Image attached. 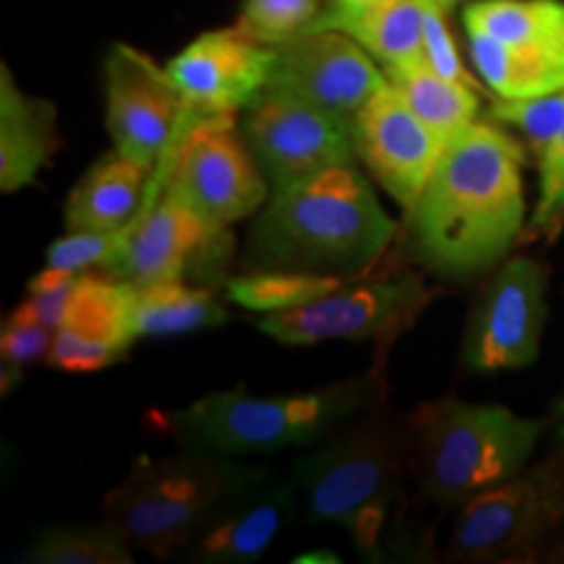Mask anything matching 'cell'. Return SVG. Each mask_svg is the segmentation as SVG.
Instances as JSON below:
<instances>
[{
    "label": "cell",
    "instance_id": "cell-1",
    "mask_svg": "<svg viewBox=\"0 0 564 564\" xmlns=\"http://www.w3.org/2000/svg\"><path fill=\"white\" fill-rule=\"evenodd\" d=\"M525 150L510 133L474 121L444 144L426 186L405 212L408 243L444 278L489 270L525 225Z\"/></svg>",
    "mask_w": 564,
    "mask_h": 564
},
{
    "label": "cell",
    "instance_id": "cell-2",
    "mask_svg": "<svg viewBox=\"0 0 564 564\" xmlns=\"http://www.w3.org/2000/svg\"><path fill=\"white\" fill-rule=\"evenodd\" d=\"M291 465L301 514L343 528L366 560L408 552V421L384 403L352 415Z\"/></svg>",
    "mask_w": 564,
    "mask_h": 564
},
{
    "label": "cell",
    "instance_id": "cell-3",
    "mask_svg": "<svg viewBox=\"0 0 564 564\" xmlns=\"http://www.w3.org/2000/svg\"><path fill=\"white\" fill-rule=\"evenodd\" d=\"M398 236L377 192L356 165H335L272 192L249 228L251 270L358 278Z\"/></svg>",
    "mask_w": 564,
    "mask_h": 564
},
{
    "label": "cell",
    "instance_id": "cell-4",
    "mask_svg": "<svg viewBox=\"0 0 564 564\" xmlns=\"http://www.w3.org/2000/svg\"><path fill=\"white\" fill-rule=\"evenodd\" d=\"M379 371L306 392L251 394L243 387L209 392L162 415L181 449L243 460L282 449L312 447L352 415L384 403Z\"/></svg>",
    "mask_w": 564,
    "mask_h": 564
},
{
    "label": "cell",
    "instance_id": "cell-5",
    "mask_svg": "<svg viewBox=\"0 0 564 564\" xmlns=\"http://www.w3.org/2000/svg\"><path fill=\"white\" fill-rule=\"evenodd\" d=\"M411 478L429 502L457 510L528 468L546 423L447 394L408 415Z\"/></svg>",
    "mask_w": 564,
    "mask_h": 564
},
{
    "label": "cell",
    "instance_id": "cell-6",
    "mask_svg": "<svg viewBox=\"0 0 564 564\" xmlns=\"http://www.w3.org/2000/svg\"><path fill=\"white\" fill-rule=\"evenodd\" d=\"M253 465L181 449L171 457H139L100 507V518L110 523L133 552L158 560L181 556L194 541L204 520L249 474Z\"/></svg>",
    "mask_w": 564,
    "mask_h": 564
},
{
    "label": "cell",
    "instance_id": "cell-7",
    "mask_svg": "<svg viewBox=\"0 0 564 564\" xmlns=\"http://www.w3.org/2000/svg\"><path fill=\"white\" fill-rule=\"evenodd\" d=\"M165 194L212 228H230L257 215L270 199V181L246 144L236 116H188L158 160Z\"/></svg>",
    "mask_w": 564,
    "mask_h": 564
},
{
    "label": "cell",
    "instance_id": "cell-8",
    "mask_svg": "<svg viewBox=\"0 0 564 564\" xmlns=\"http://www.w3.org/2000/svg\"><path fill=\"white\" fill-rule=\"evenodd\" d=\"M449 556L502 562L531 554L564 525V453L457 507Z\"/></svg>",
    "mask_w": 564,
    "mask_h": 564
},
{
    "label": "cell",
    "instance_id": "cell-9",
    "mask_svg": "<svg viewBox=\"0 0 564 564\" xmlns=\"http://www.w3.org/2000/svg\"><path fill=\"white\" fill-rule=\"evenodd\" d=\"M434 291L413 272L345 280L333 293L291 312L264 314L259 333L282 345H319L329 340L392 343L413 327Z\"/></svg>",
    "mask_w": 564,
    "mask_h": 564
},
{
    "label": "cell",
    "instance_id": "cell-10",
    "mask_svg": "<svg viewBox=\"0 0 564 564\" xmlns=\"http://www.w3.org/2000/svg\"><path fill=\"white\" fill-rule=\"evenodd\" d=\"M241 133L272 192L358 160L352 123L280 84H270L243 110Z\"/></svg>",
    "mask_w": 564,
    "mask_h": 564
},
{
    "label": "cell",
    "instance_id": "cell-11",
    "mask_svg": "<svg viewBox=\"0 0 564 564\" xmlns=\"http://www.w3.org/2000/svg\"><path fill=\"white\" fill-rule=\"evenodd\" d=\"M546 282V267L528 257H514L494 272L465 329V369L514 371L539 358L549 314Z\"/></svg>",
    "mask_w": 564,
    "mask_h": 564
},
{
    "label": "cell",
    "instance_id": "cell-12",
    "mask_svg": "<svg viewBox=\"0 0 564 564\" xmlns=\"http://www.w3.org/2000/svg\"><path fill=\"white\" fill-rule=\"evenodd\" d=\"M192 112L171 70L131 45L110 47L105 58V126L116 152L152 171Z\"/></svg>",
    "mask_w": 564,
    "mask_h": 564
},
{
    "label": "cell",
    "instance_id": "cell-13",
    "mask_svg": "<svg viewBox=\"0 0 564 564\" xmlns=\"http://www.w3.org/2000/svg\"><path fill=\"white\" fill-rule=\"evenodd\" d=\"M301 514L291 476L280 478L270 468H253L204 520L181 562L192 564H251L270 552Z\"/></svg>",
    "mask_w": 564,
    "mask_h": 564
},
{
    "label": "cell",
    "instance_id": "cell-14",
    "mask_svg": "<svg viewBox=\"0 0 564 564\" xmlns=\"http://www.w3.org/2000/svg\"><path fill=\"white\" fill-rule=\"evenodd\" d=\"M274 63V47L230 26L199 34L165 68L196 116H236L270 87Z\"/></svg>",
    "mask_w": 564,
    "mask_h": 564
},
{
    "label": "cell",
    "instance_id": "cell-15",
    "mask_svg": "<svg viewBox=\"0 0 564 564\" xmlns=\"http://www.w3.org/2000/svg\"><path fill=\"white\" fill-rule=\"evenodd\" d=\"M274 51L278 63L272 84L295 91L348 123L379 89L387 87L384 70L361 42L345 32H303Z\"/></svg>",
    "mask_w": 564,
    "mask_h": 564
},
{
    "label": "cell",
    "instance_id": "cell-16",
    "mask_svg": "<svg viewBox=\"0 0 564 564\" xmlns=\"http://www.w3.org/2000/svg\"><path fill=\"white\" fill-rule=\"evenodd\" d=\"M356 158L405 212L419 199L444 144L387 82L352 118Z\"/></svg>",
    "mask_w": 564,
    "mask_h": 564
},
{
    "label": "cell",
    "instance_id": "cell-17",
    "mask_svg": "<svg viewBox=\"0 0 564 564\" xmlns=\"http://www.w3.org/2000/svg\"><path fill=\"white\" fill-rule=\"evenodd\" d=\"M225 228H212L165 194V181L152 173L144 207L131 223V238L126 249L100 267V274L129 282L133 288L158 282L186 280L196 257L212 238Z\"/></svg>",
    "mask_w": 564,
    "mask_h": 564
},
{
    "label": "cell",
    "instance_id": "cell-18",
    "mask_svg": "<svg viewBox=\"0 0 564 564\" xmlns=\"http://www.w3.org/2000/svg\"><path fill=\"white\" fill-rule=\"evenodd\" d=\"M58 147L55 105L30 97L13 82L9 66L0 70V188L13 194L37 181Z\"/></svg>",
    "mask_w": 564,
    "mask_h": 564
},
{
    "label": "cell",
    "instance_id": "cell-19",
    "mask_svg": "<svg viewBox=\"0 0 564 564\" xmlns=\"http://www.w3.org/2000/svg\"><path fill=\"white\" fill-rule=\"evenodd\" d=\"M152 171L121 152L97 160L70 188L63 220L66 232L121 230L144 207Z\"/></svg>",
    "mask_w": 564,
    "mask_h": 564
},
{
    "label": "cell",
    "instance_id": "cell-20",
    "mask_svg": "<svg viewBox=\"0 0 564 564\" xmlns=\"http://www.w3.org/2000/svg\"><path fill=\"white\" fill-rule=\"evenodd\" d=\"M463 24L514 51L564 61L562 0H476L465 9Z\"/></svg>",
    "mask_w": 564,
    "mask_h": 564
},
{
    "label": "cell",
    "instance_id": "cell-21",
    "mask_svg": "<svg viewBox=\"0 0 564 564\" xmlns=\"http://www.w3.org/2000/svg\"><path fill=\"white\" fill-rule=\"evenodd\" d=\"M387 82L408 102L423 126L434 133L442 144H449L457 133L468 129L478 116V89L465 87L460 82L444 79L429 66V61L413 66L382 68Z\"/></svg>",
    "mask_w": 564,
    "mask_h": 564
},
{
    "label": "cell",
    "instance_id": "cell-22",
    "mask_svg": "<svg viewBox=\"0 0 564 564\" xmlns=\"http://www.w3.org/2000/svg\"><path fill=\"white\" fill-rule=\"evenodd\" d=\"M133 293L137 288L129 282L112 280L108 274L82 272L58 329L129 356L131 345L139 340L131 319Z\"/></svg>",
    "mask_w": 564,
    "mask_h": 564
},
{
    "label": "cell",
    "instance_id": "cell-23",
    "mask_svg": "<svg viewBox=\"0 0 564 564\" xmlns=\"http://www.w3.org/2000/svg\"><path fill=\"white\" fill-rule=\"evenodd\" d=\"M131 319L137 337H165L223 327L230 322V312L207 288L171 280L137 288Z\"/></svg>",
    "mask_w": 564,
    "mask_h": 564
},
{
    "label": "cell",
    "instance_id": "cell-24",
    "mask_svg": "<svg viewBox=\"0 0 564 564\" xmlns=\"http://www.w3.org/2000/svg\"><path fill=\"white\" fill-rule=\"evenodd\" d=\"M468 32V47L474 66L486 87L505 100H525V97L552 95L564 89V61L546 58L514 51L505 42L489 37V34Z\"/></svg>",
    "mask_w": 564,
    "mask_h": 564
},
{
    "label": "cell",
    "instance_id": "cell-25",
    "mask_svg": "<svg viewBox=\"0 0 564 564\" xmlns=\"http://www.w3.org/2000/svg\"><path fill=\"white\" fill-rule=\"evenodd\" d=\"M340 32L361 42L382 68L426 61L421 0H379L361 17L348 21Z\"/></svg>",
    "mask_w": 564,
    "mask_h": 564
},
{
    "label": "cell",
    "instance_id": "cell-26",
    "mask_svg": "<svg viewBox=\"0 0 564 564\" xmlns=\"http://www.w3.org/2000/svg\"><path fill=\"white\" fill-rule=\"evenodd\" d=\"M133 554L129 541L100 518L97 523L45 528L19 560L32 564H133Z\"/></svg>",
    "mask_w": 564,
    "mask_h": 564
},
{
    "label": "cell",
    "instance_id": "cell-27",
    "mask_svg": "<svg viewBox=\"0 0 564 564\" xmlns=\"http://www.w3.org/2000/svg\"><path fill=\"white\" fill-rule=\"evenodd\" d=\"M343 282L345 278H327V274L251 270L238 274V278L225 280V295H228V301L246 308V312H257L264 316L306 306V303L333 293Z\"/></svg>",
    "mask_w": 564,
    "mask_h": 564
},
{
    "label": "cell",
    "instance_id": "cell-28",
    "mask_svg": "<svg viewBox=\"0 0 564 564\" xmlns=\"http://www.w3.org/2000/svg\"><path fill=\"white\" fill-rule=\"evenodd\" d=\"M319 11L322 0H243L236 26L262 45L280 47L306 32Z\"/></svg>",
    "mask_w": 564,
    "mask_h": 564
},
{
    "label": "cell",
    "instance_id": "cell-29",
    "mask_svg": "<svg viewBox=\"0 0 564 564\" xmlns=\"http://www.w3.org/2000/svg\"><path fill=\"white\" fill-rule=\"evenodd\" d=\"M489 118L523 133L535 160H541L564 126V89L552 91V95L525 97V100L497 97L489 108Z\"/></svg>",
    "mask_w": 564,
    "mask_h": 564
},
{
    "label": "cell",
    "instance_id": "cell-30",
    "mask_svg": "<svg viewBox=\"0 0 564 564\" xmlns=\"http://www.w3.org/2000/svg\"><path fill=\"white\" fill-rule=\"evenodd\" d=\"M55 333L17 306L3 324L0 356H3V392L21 382V371L34 361H45Z\"/></svg>",
    "mask_w": 564,
    "mask_h": 564
},
{
    "label": "cell",
    "instance_id": "cell-31",
    "mask_svg": "<svg viewBox=\"0 0 564 564\" xmlns=\"http://www.w3.org/2000/svg\"><path fill=\"white\" fill-rule=\"evenodd\" d=\"M131 238V225L121 230L110 232H95V230H79L66 232L58 241L51 243L47 249V267L68 272H87L91 267H105L110 259L126 249Z\"/></svg>",
    "mask_w": 564,
    "mask_h": 564
},
{
    "label": "cell",
    "instance_id": "cell-32",
    "mask_svg": "<svg viewBox=\"0 0 564 564\" xmlns=\"http://www.w3.org/2000/svg\"><path fill=\"white\" fill-rule=\"evenodd\" d=\"M539 202L531 217V232L554 236L564 225V126L539 160Z\"/></svg>",
    "mask_w": 564,
    "mask_h": 564
},
{
    "label": "cell",
    "instance_id": "cell-33",
    "mask_svg": "<svg viewBox=\"0 0 564 564\" xmlns=\"http://www.w3.org/2000/svg\"><path fill=\"white\" fill-rule=\"evenodd\" d=\"M82 272H68V270H55V267H45V270L34 274L26 285L30 299L21 301L19 308L24 314H30L32 319H37L45 327H51L53 333L63 324L66 316V306L70 301V293L79 285Z\"/></svg>",
    "mask_w": 564,
    "mask_h": 564
},
{
    "label": "cell",
    "instance_id": "cell-34",
    "mask_svg": "<svg viewBox=\"0 0 564 564\" xmlns=\"http://www.w3.org/2000/svg\"><path fill=\"white\" fill-rule=\"evenodd\" d=\"M423 6V45H426V61L436 74H442L444 79L460 82L465 87L478 89V82L474 79L465 63L457 53L453 34H449L447 26V13H444L440 6L432 3V0H421ZM481 91V89H478Z\"/></svg>",
    "mask_w": 564,
    "mask_h": 564
},
{
    "label": "cell",
    "instance_id": "cell-35",
    "mask_svg": "<svg viewBox=\"0 0 564 564\" xmlns=\"http://www.w3.org/2000/svg\"><path fill=\"white\" fill-rule=\"evenodd\" d=\"M379 0H322L319 17L314 19V24L306 32H319V30H337L340 32L348 21L361 17L366 9H371Z\"/></svg>",
    "mask_w": 564,
    "mask_h": 564
},
{
    "label": "cell",
    "instance_id": "cell-36",
    "mask_svg": "<svg viewBox=\"0 0 564 564\" xmlns=\"http://www.w3.org/2000/svg\"><path fill=\"white\" fill-rule=\"evenodd\" d=\"M554 436H556V442H560V449L564 453V394L554 408Z\"/></svg>",
    "mask_w": 564,
    "mask_h": 564
},
{
    "label": "cell",
    "instance_id": "cell-37",
    "mask_svg": "<svg viewBox=\"0 0 564 564\" xmlns=\"http://www.w3.org/2000/svg\"><path fill=\"white\" fill-rule=\"evenodd\" d=\"M432 3H436L440 6V9L444 11V13H449L457 6V0H432Z\"/></svg>",
    "mask_w": 564,
    "mask_h": 564
}]
</instances>
